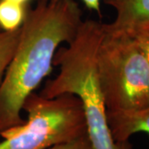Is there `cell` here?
Returning <instances> with one entry per match:
<instances>
[{"label": "cell", "mask_w": 149, "mask_h": 149, "mask_svg": "<svg viewBox=\"0 0 149 149\" xmlns=\"http://www.w3.org/2000/svg\"><path fill=\"white\" fill-rule=\"evenodd\" d=\"M75 0L37 2L27 10L18 45L0 83V134L22 124L24 103L48 74L55 54L70 43L82 23Z\"/></svg>", "instance_id": "6da1fadb"}, {"label": "cell", "mask_w": 149, "mask_h": 149, "mask_svg": "<svg viewBox=\"0 0 149 149\" xmlns=\"http://www.w3.org/2000/svg\"><path fill=\"white\" fill-rule=\"evenodd\" d=\"M101 22L87 19L66 47L55 54L56 77L48 80L40 95L53 99L64 95L76 96L82 104L87 135L94 149H133L129 140L116 142L107 120V109L97 74V52L104 27Z\"/></svg>", "instance_id": "7a4b0ae2"}, {"label": "cell", "mask_w": 149, "mask_h": 149, "mask_svg": "<svg viewBox=\"0 0 149 149\" xmlns=\"http://www.w3.org/2000/svg\"><path fill=\"white\" fill-rule=\"evenodd\" d=\"M96 62L107 111H135L149 106V65L133 36L104 27Z\"/></svg>", "instance_id": "3957f363"}, {"label": "cell", "mask_w": 149, "mask_h": 149, "mask_svg": "<svg viewBox=\"0 0 149 149\" xmlns=\"http://www.w3.org/2000/svg\"><path fill=\"white\" fill-rule=\"evenodd\" d=\"M23 110L27 120L0 134V149H47L87 133L82 104L76 96L47 99L32 93Z\"/></svg>", "instance_id": "277c9868"}, {"label": "cell", "mask_w": 149, "mask_h": 149, "mask_svg": "<svg viewBox=\"0 0 149 149\" xmlns=\"http://www.w3.org/2000/svg\"><path fill=\"white\" fill-rule=\"evenodd\" d=\"M116 12L111 23H104L110 32L133 34L149 27V0H104Z\"/></svg>", "instance_id": "5b68a950"}, {"label": "cell", "mask_w": 149, "mask_h": 149, "mask_svg": "<svg viewBox=\"0 0 149 149\" xmlns=\"http://www.w3.org/2000/svg\"><path fill=\"white\" fill-rule=\"evenodd\" d=\"M107 120L116 142L128 141L139 132L149 134V106L135 111H107Z\"/></svg>", "instance_id": "8992f818"}, {"label": "cell", "mask_w": 149, "mask_h": 149, "mask_svg": "<svg viewBox=\"0 0 149 149\" xmlns=\"http://www.w3.org/2000/svg\"><path fill=\"white\" fill-rule=\"evenodd\" d=\"M27 6L9 0H0V31L19 29L26 17Z\"/></svg>", "instance_id": "52a82bcc"}, {"label": "cell", "mask_w": 149, "mask_h": 149, "mask_svg": "<svg viewBox=\"0 0 149 149\" xmlns=\"http://www.w3.org/2000/svg\"><path fill=\"white\" fill-rule=\"evenodd\" d=\"M21 27L15 31H0V83L16 52Z\"/></svg>", "instance_id": "ba28073f"}, {"label": "cell", "mask_w": 149, "mask_h": 149, "mask_svg": "<svg viewBox=\"0 0 149 149\" xmlns=\"http://www.w3.org/2000/svg\"><path fill=\"white\" fill-rule=\"evenodd\" d=\"M47 149H94V148L86 133L79 138L53 145Z\"/></svg>", "instance_id": "9c48e42d"}, {"label": "cell", "mask_w": 149, "mask_h": 149, "mask_svg": "<svg viewBox=\"0 0 149 149\" xmlns=\"http://www.w3.org/2000/svg\"><path fill=\"white\" fill-rule=\"evenodd\" d=\"M130 35L133 36L136 39L137 42L139 43V47L143 51L144 56L149 65V27L141 29Z\"/></svg>", "instance_id": "30bf717a"}, {"label": "cell", "mask_w": 149, "mask_h": 149, "mask_svg": "<svg viewBox=\"0 0 149 149\" xmlns=\"http://www.w3.org/2000/svg\"><path fill=\"white\" fill-rule=\"evenodd\" d=\"M57 0H37V2H56ZM85 6L90 10L96 12L101 16V0H81Z\"/></svg>", "instance_id": "8fae6325"}, {"label": "cell", "mask_w": 149, "mask_h": 149, "mask_svg": "<svg viewBox=\"0 0 149 149\" xmlns=\"http://www.w3.org/2000/svg\"><path fill=\"white\" fill-rule=\"evenodd\" d=\"M11 2H14L17 3H19V4H22V5L27 6V3L31 1V0H9Z\"/></svg>", "instance_id": "7c38bea8"}]
</instances>
